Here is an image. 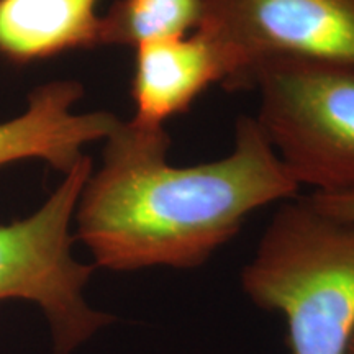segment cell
Returning a JSON list of instances; mask_svg holds the SVG:
<instances>
[{
  "instance_id": "1",
  "label": "cell",
  "mask_w": 354,
  "mask_h": 354,
  "mask_svg": "<svg viewBox=\"0 0 354 354\" xmlns=\"http://www.w3.org/2000/svg\"><path fill=\"white\" fill-rule=\"evenodd\" d=\"M166 127L120 120L79 196L76 234L95 268L196 269L241 232L248 216L292 201L300 185L253 117H241L232 153L215 161H167Z\"/></svg>"
},
{
  "instance_id": "2",
  "label": "cell",
  "mask_w": 354,
  "mask_h": 354,
  "mask_svg": "<svg viewBox=\"0 0 354 354\" xmlns=\"http://www.w3.org/2000/svg\"><path fill=\"white\" fill-rule=\"evenodd\" d=\"M241 290L286 320L289 354H346L354 335V221L323 214L308 198L282 202Z\"/></svg>"
},
{
  "instance_id": "3",
  "label": "cell",
  "mask_w": 354,
  "mask_h": 354,
  "mask_svg": "<svg viewBox=\"0 0 354 354\" xmlns=\"http://www.w3.org/2000/svg\"><path fill=\"white\" fill-rule=\"evenodd\" d=\"M241 87L258 92L256 120L299 185L354 190V66L276 57L256 63Z\"/></svg>"
},
{
  "instance_id": "4",
  "label": "cell",
  "mask_w": 354,
  "mask_h": 354,
  "mask_svg": "<svg viewBox=\"0 0 354 354\" xmlns=\"http://www.w3.org/2000/svg\"><path fill=\"white\" fill-rule=\"evenodd\" d=\"M92 171L91 158L82 156L33 215L0 227V300L37 304L55 354H73L117 320L88 305L86 287L95 266L73 253L71 223Z\"/></svg>"
},
{
  "instance_id": "5",
  "label": "cell",
  "mask_w": 354,
  "mask_h": 354,
  "mask_svg": "<svg viewBox=\"0 0 354 354\" xmlns=\"http://www.w3.org/2000/svg\"><path fill=\"white\" fill-rule=\"evenodd\" d=\"M197 30L240 55L241 82L276 57L354 66V0H203Z\"/></svg>"
},
{
  "instance_id": "6",
  "label": "cell",
  "mask_w": 354,
  "mask_h": 354,
  "mask_svg": "<svg viewBox=\"0 0 354 354\" xmlns=\"http://www.w3.org/2000/svg\"><path fill=\"white\" fill-rule=\"evenodd\" d=\"M243 74L240 55L202 30L141 43L135 48L131 120L141 127H166L214 84L240 87Z\"/></svg>"
},
{
  "instance_id": "7",
  "label": "cell",
  "mask_w": 354,
  "mask_h": 354,
  "mask_svg": "<svg viewBox=\"0 0 354 354\" xmlns=\"http://www.w3.org/2000/svg\"><path fill=\"white\" fill-rule=\"evenodd\" d=\"M84 87L77 81H53L35 88L20 117L0 123V166L41 159L61 172L81 161L84 148L107 140L120 118L112 112H76Z\"/></svg>"
},
{
  "instance_id": "8",
  "label": "cell",
  "mask_w": 354,
  "mask_h": 354,
  "mask_svg": "<svg viewBox=\"0 0 354 354\" xmlns=\"http://www.w3.org/2000/svg\"><path fill=\"white\" fill-rule=\"evenodd\" d=\"M99 0H0V55L17 63L100 46Z\"/></svg>"
},
{
  "instance_id": "9",
  "label": "cell",
  "mask_w": 354,
  "mask_h": 354,
  "mask_svg": "<svg viewBox=\"0 0 354 354\" xmlns=\"http://www.w3.org/2000/svg\"><path fill=\"white\" fill-rule=\"evenodd\" d=\"M203 0H117L100 19V46H131L196 32Z\"/></svg>"
},
{
  "instance_id": "10",
  "label": "cell",
  "mask_w": 354,
  "mask_h": 354,
  "mask_svg": "<svg viewBox=\"0 0 354 354\" xmlns=\"http://www.w3.org/2000/svg\"><path fill=\"white\" fill-rule=\"evenodd\" d=\"M313 207L322 210L323 214L342 220L354 221V190L351 192H335V194H317L307 197Z\"/></svg>"
},
{
  "instance_id": "11",
  "label": "cell",
  "mask_w": 354,
  "mask_h": 354,
  "mask_svg": "<svg viewBox=\"0 0 354 354\" xmlns=\"http://www.w3.org/2000/svg\"><path fill=\"white\" fill-rule=\"evenodd\" d=\"M346 354H354V335H353L351 342H349V346H348V353Z\"/></svg>"
}]
</instances>
